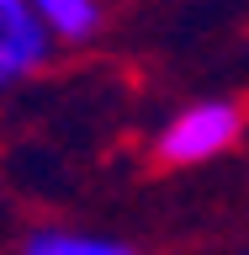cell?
<instances>
[{
    "label": "cell",
    "mask_w": 249,
    "mask_h": 255,
    "mask_svg": "<svg viewBox=\"0 0 249 255\" xmlns=\"http://www.w3.org/2000/svg\"><path fill=\"white\" fill-rule=\"evenodd\" d=\"M21 255H138L133 245H117V239L101 234H69V229H37L27 239Z\"/></svg>",
    "instance_id": "4"
},
{
    "label": "cell",
    "mask_w": 249,
    "mask_h": 255,
    "mask_svg": "<svg viewBox=\"0 0 249 255\" xmlns=\"http://www.w3.org/2000/svg\"><path fill=\"white\" fill-rule=\"evenodd\" d=\"M32 11L48 27L53 48H85L106 27V0H32Z\"/></svg>",
    "instance_id": "3"
},
{
    "label": "cell",
    "mask_w": 249,
    "mask_h": 255,
    "mask_svg": "<svg viewBox=\"0 0 249 255\" xmlns=\"http://www.w3.org/2000/svg\"><path fill=\"white\" fill-rule=\"evenodd\" d=\"M53 53V37L37 21L32 0H0V91L32 80Z\"/></svg>",
    "instance_id": "2"
},
{
    "label": "cell",
    "mask_w": 249,
    "mask_h": 255,
    "mask_svg": "<svg viewBox=\"0 0 249 255\" xmlns=\"http://www.w3.org/2000/svg\"><path fill=\"white\" fill-rule=\"evenodd\" d=\"M244 128H249V117H244V107H239L234 96L191 101V107H180L170 123L154 133V159L170 165V170L218 159V154H228V149L244 138Z\"/></svg>",
    "instance_id": "1"
}]
</instances>
